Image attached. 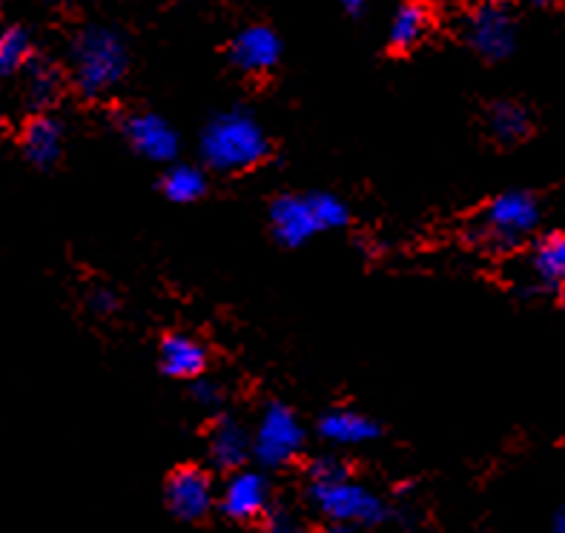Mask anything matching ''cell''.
<instances>
[{
  "label": "cell",
  "mask_w": 565,
  "mask_h": 533,
  "mask_svg": "<svg viewBox=\"0 0 565 533\" xmlns=\"http://www.w3.org/2000/svg\"><path fill=\"white\" fill-rule=\"evenodd\" d=\"M32 55H35V43L26 26L14 23V26L0 29V81L21 75Z\"/></svg>",
  "instance_id": "21"
},
{
  "label": "cell",
  "mask_w": 565,
  "mask_h": 533,
  "mask_svg": "<svg viewBox=\"0 0 565 533\" xmlns=\"http://www.w3.org/2000/svg\"><path fill=\"white\" fill-rule=\"evenodd\" d=\"M207 454L213 468L233 473V470L244 468V462L253 456V436L236 419L222 416L210 430Z\"/></svg>",
  "instance_id": "14"
},
{
  "label": "cell",
  "mask_w": 565,
  "mask_h": 533,
  "mask_svg": "<svg viewBox=\"0 0 565 533\" xmlns=\"http://www.w3.org/2000/svg\"><path fill=\"white\" fill-rule=\"evenodd\" d=\"M540 224V201L529 190L500 192L473 221V242L494 253H511L529 242Z\"/></svg>",
  "instance_id": "3"
},
{
  "label": "cell",
  "mask_w": 565,
  "mask_h": 533,
  "mask_svg": "<svg viewBox=\"0 0 565 533\" xmlns=\"http://www.w3.org/2000/svg\"><path fill=\"white\" fill-rule=\"evenodd\" d=\"M430 32V9L423 0H405L396 14L391 18V29H387V43L396 52H408L425 41Z\"/></svg>",
  "instance_id": "17"
},
{
  "label": "cell",
  "mask_w": 565,
  "mask_h": 533,
  "mask_svg": "<svg viewBox=\"0 0 565 533\" xmlns=\"http://www.w3.org/2000/svg\"><path fill=\"white\" fill-rule=\"evenodd\" d=\"M534 3H552V0H534Z\"/></svg>",
  "instance_id": "31"
},
{
  "label": "cell",
  "mask_w": 565,
  "mask_h": 533,
  "mask_svg": "<svg viewBox=\"0 0 565 533\" xmlns=\"http://www.w3.org/2000/svg\"><path fill=\"white\" fill-rule=\"evenodd\" d=\"M129 70L124 38L109 26H84L72 38L70 78L84 98H104Z\"/></svg>",
  "instance_id": "2"
},
{
  "label": "cell",
  "mask_w": 565,
  "mask_h": 533,
  "mask_svg": "<svg viewBox=\"0 0 565 533\" xmlns=\"http://www.w3.org/2000/svg\"><path fill=\"white\" fill-rule=\"evenodd\" d=\"M531 273L545 287H565V233H548L534 244Z\"/></svg>",
  "instance_id": "18"
},
{
  "label": "cell",
  "mask_w": 565,
  "mask_h": 533,
  "mask_svg": "<svg viewBox=\"0 0 565 533\" xmlns=\"http://www.w3.org/2000/svg\"><path fill=\"white\" fill-rule=\"evenodd\" d=\"M310 199H313L316 218H319L322 233L344 227V224L351 221V210H348V204H344L339 195H333V192H310Z\"/></svg>",
  "instance_id": "22"
},
{
  "label": "cell",
  "mask_w": 565,
  "mask_h": 533,
  "mask_svg": "<svg viewBox=\"0 0 565 533\" xmlns=\"http://www.w3.org/2000/svg\"><path fill=\"white\" fill-rule=\"evenodd\" d=\"M554 533H565V508H559L554 516Z\"/></svg>",
  "instance_id": "28"
},
{
  "label": "cell",
  "mask_w": 565,
  "mask_h": 533,
  "mask_svg": "<svg viewBox=\"0 0 565 533\" xmlns=\"http://www.w3.org/2000/svg\"><path fill=\"white\" fill-rule=\"evenodd\" d=\"M488 132L500 143L525 141L531 132L529 109L514 104V100H497L494 107L488 109Z\"/></svg>",
  "instance_id": "19"
},
{
  "label": "cell",
  "mask_w": 565,
  "mask_h": 533,
  "mask_svg": "<svg viewBox=\"0 0 565 533\" xmlns=\"http://www.w3.org/2000/svg\"><path fill=\"white\" fill-rule=\"evenodd\" d=\"M224 516L236 522H253L270 511V482L258 470H233L222 491Z\"/></svg>",
  "instance_id": "10"
},
{
  "label": "cell",
  "mask_w": 565,
  "mask_h": 533,
  "mask_svg": "<svg viewBox=\"0 0 565 533\" xmlns=\"http://www.w3.org/2000/svg\"><path fill=\"white\" fill-rule=\"evenodd\" d=\"M559 299H563V307H565V287H563V296H559Z\"/></svg>",
  "instance_id": "32"
},
{
  "label": "cell",
  "mask_w": 565,
  "mask_h": 533,
  "mask_svg": "<svg viewBox=\"0 0 565 533\" xmlns=\"http://www.w3.org/2000/svg\"><path fill=\"white\" fill-rule=\"evenodd\" d=\"M328 533H353V525H348V522H330Z\"/></svg>",
  "instance_id": "27"
},
{
  "label": "cell",
  "mask_w": 565,
  "mask_h": 533,
  "mask_svg": "<svg viewBox=\"0 0 565 533\" xmlns=\"http://www.w3.org/2000/svg\"><path fill=\"white\" fill-rule=\"evenodd\" d=\"M124 138L132 150L147 161L158 164H172L179 158L181 138L172 129L170 121H164L156 113H132L124 118Z\"/></svg>",
  "instance_id": "8"
},
{
  "label": "cell",
  "mask_w": 565,
  "mask_h": 533,
  "mask_svg": "<svg viewBox=\"0 0 565 533\" xmlns=\"http://www.w3.org/2000/svg\"><path fill=\"white\" fill-rule=\"evenodd\" d=\"M466 41L486 61H505L516 46L514 18L497 0H488L468 14Z\"/></svg>",
  "instance_id": "6"
},
{
  "label": "cell",
  "mask_w": 565,
  "mask_h": 533,
  "mask_svg": "<svg viewBox=\"0 0 565 533\" xmlns=\"http://www.w3.org/2000/svg\"><path fill=\"white\" fill-rule=\"evenodd\" d=\"M21 78H23V100H26V107L35 109V113H46V109L61 98L66 84L64 70H61L52 57H43V55L29 57V64L23 66Z\"/></svg>",
  "instance_id": "13"
},
{
  "label": "cell",
  "mask_w": 565,
  "mask_h": 533,
  "mask_svg": "<svg viewBox=\"0 0 565 533\" xmlns=\"http://www.w3.org/2000/svg\"><path fill=\"white\" fill-rule=\"evenodd\" d=\"M497 3H502V0H497Z\"/></svg>",
  "instance_id": "33"
},
{
  "label": "cell",
  "mask_w": 565,
  "mask_h": 533,
  "mask_svg": "<svg viewBox=\"0 0 565 533\" xmlns=\"http://www.w3.org/2000/svg\"><path fill=\"white\" fill-rule=\"evenodd\" d=\"M161 192L172 204H193L199 201L204 192H207V175L193 164H175L170 167L161 175Z\"/></svg>",
  "instance_id": "20"
},
{
  "label": "cell",
  "mask_w": 565,
  "mask_h": 533,
  "mask_svg": "<svg viewBox=\"0 0 565 533\" xmlns=\"http://www.w3.org/2000/svg\"><path fill=\"white\" fill-rule=\"evenodd\" d=\"M319 436L330 445L353 448V445H367V441L380 439V425L365 413L337 407V411H328L319 419Z\"/></svg>",
  "instance_id": "16"
},
{
  "label": "cell",
  "mask_w": 565,
  "mask_h": 533,
  "mask_svg": "<svg viewBox=\"0 0 565 533\" xmlns=\"http://www.w3.org/2000/svg\"><path fill=\"white\" fill-rule=\"evenodd\" d=\"M270 230L285 247H301L322 233L310 195H279L270 204Z\"/></svg>",
  "instance_id": "11"
},
{
  "label": "cell",
  "mask_w": 565,
  "mask_h": 533,
  "mask_svg": "<svg viewBox=\"0 0 565 533\" xmlns=\"http://www.w3.org/2000/svg\"><path fill=\"white\" fill-rule=\"evenodd\" d=\"M86 305H89V310H93V313L109 316V313H115V310H118V305H121V301H118V296H115L109 287H95V290L89 292Z\"/></svg>",
  "instance_id": "25"
},
{
  "label": "cell",
  "mask_w": 565,
  "mask_h": 533,
  "mask_svg": "<svg viewBox=\"0 0 565 533\" xmlns=\"http://www.w3.org/2000/svg\"><path fill=\"white\" fill-rule=\"evenodd\" d=\"M267 533H308L294 516H273L270 525H267Z\"/></svg>",
  "instance_id": "26"
},
{
  "label": "cell",
  "mask_w": 565,
  "mask_h": 533,
  "mask_svg": "<svg viewBox=\"0 0 565 533\" xmlns=\"http://www.w3.org/2000/svg\"><path fill=\"white\" fill-rule=\"evenodd\" d=\"M158 364L170 379H199L207 370V348L184 333H170L158 348Z\"/></svg>",
  "instance_id": "15"
},
{
  "label": "cell",
  "mask_w": 565,
  "mask_h": 533,
  "mask_svg": "<svg viewBox=\"0 0 565 533\" xmlns=\"http://www.w3.org/2000/svg\"><path fill=\"white\" fill-rule=\"evenodd\" d=\"M21 150L29 164L38 170H52L64 152V127L55 115L35 113L23 124Z\"/></svg>",
  "instance_id": "12"
},
{
  "label": "cell",
  "mask_w": 565,
  "mask_h": 533,
  "mask_svg": "<svg viewBox=\"0 0 565 533\" xmlns=\"http://www.w3.org/2000/svg\"><path fill=\"white\" fill-rule=\"evenodd\" d=\"M190 393H193V398L199 402L201 407H218L224 402L222 387H218L215 382H210V379H204V376L193 379V391H190Z\"/></svg>",
  "instance_id": "24"
},
{
  "label": "cell",
  "mask_w": 565,
  "mask_h": 533,
  "mask_svg": "<svg viewBox=\"0 0 565 533\" xmlns=\"http://www.w3.org/2000/svg\"><path fill=\"white\" fill-rule=\"evenodd\" d=\"M342 3L348 12H362V7H365L367 0H342Z\"/></svg>",
  "instance_id": "29"
},
{
  "label": "cell",
  "mask_w": 565,
  "mask_h": 533,
  "mask_svg": "<svg viewBox=\"0 0 565 533\" xmlns=\"http://www.w3.org/2000/svg\"><path fill=\"white\" fill-rule=\"evenodd\" d=\"M305 448V427L299 416L281 402H270L253 430V456L265 468H285Z\"/></svg>",
  "instance_id": "5"
},
{
  "label": "cell",
  "mask_w": 565,
  "mask_h": 533,
  "mask_svg": "<svg viewBox=\"0 0 565 533\" xmlns=\"http://www.w3.org/2000/svg\"><path fill=\"white\" fill-rule=\"evenodd\" d=\"M213 479L207 470L184 465V468L172 470L164 484V502L175 520L199 522L204 520L213 508Z\"/></svg>",
  "instance_id": "7"
},
{
  "label": "cell",
  "mask_w": 565,
  "mask_h": 533,
  "mask_svg": "<svg viewBox=\"0 0 565 533\" xmlns=\"http://www.w3.org/2000/svg\"><path fill=\"white\" fill-rule=\"evenodd\" d=\"M0 138H3V118H0Z\"/></svg>",
  "instance_id": "30"
},
{
  "label": "cell",
  "mask_w": 565,
  "mask_h": 533,
  "mask_svg": "<svg viewBox=\"0 0 565 533\" xmlns=\"http://www.w3.org/2000/svg\"><path fill=\"white\" fill-rule=\"evenodd\" d=\"M230 64L244 75H265L281 61V38L265 23H253L230 41Z\"/></svg>",
  "instance_id": "9"
},
{
  "label": "cell",
  "mask_w": 565,
  "mask_h": 533,
  "mask_svg": "<svg viewBox=\"0 0 565 533\" xmlns=\"http://www.w3.org/2000/svg\"><path fill=\"white\" fill-rule=\"evenodd\" d=\"M337 477H348V465L339 462L337 456H319V459L310 462L308 468L310 482H322V479H337Z\"/></svg>",
  "instance_id": "23"
},
{
  "label": "cell",
  "mask_w": 565,
  "mask_h": 533,
  "mask_svg": "<svg viewBox=\"0 0 565 533\" xmlns=\"http://www.w3.org/2000/svg\"><path fill=\"white\" fill-rule=\"evenodd\" d=\"M201 158L215 172H247L270 158V138L247 109H227L201 132Z\"/></svg>",
  "instance_id": "1"
},
{
  "label": "cell",
  "mask_w": 565,
  "mask_h": 533,
  "mask_svg": "<svg viewBox=\"0 0 565 533\" xmlns=\"http://www.w3.org/2000/svg\"><path fill=\"white\" fill-rule=\"evenodd\" d=\"M310 502L316 511L330 522H348V525H380L387 520V508L371 488L353 482L351 473L337 479L310 482Z\"/></svg>",
  "instance_id": "4"
}]
</instances>
